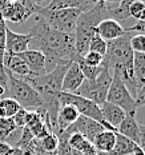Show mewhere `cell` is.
<instances>
[{"label":"cell","instance_id":"7c38bea8","mask_svg":"<svg viewBox=\"0 0 145 155\" xmlns=\"http://www.w3.org/2000/svg\"><path fill=\"white\" fill-rule=\"evenodd\" d=\"M84 75H83L81 70H80L79 64L76 62H72L71 66L67 70L65 75L63 79V84H61V92H68V94H75L77 91L81 83L84 82Z\"/></svg>","mask_w":145,"mask_h":155},{"label":"cell","instance_id":"7402d4cb","mask_svg":"<svg viewBox=\"0 0 145 155\" xmlns=\"http://www.w3.org/2000/svg\"><path fill=\"white\" fill-rule=\"evenodd\" d=\"M17 128L12 120V118H4L0 120V140H7L8 137Z\"/></svg>","mask_w":145,"mask_h":155},{"label":"cell","instance_id":"6da1fadb","mask_svg":"<svg viewBox=\"0 0 145 155\" xmlns=\"http://www.w3.org/2000/svg\"><path fill=\"white\" fill-rule=\"evenodd\" d=\"M33 19L35 23L28 32L32 38L30 44L33 46L32 50H37L44 55L47 72L52 71L53 67L61 60L75 62L77 56H80L76 52L73 35L51 28L46 19L39 14L33 15Z\"/></svg>","mask_w":145,"mask_h":155},{"label":"cell","instance_id":"5bb4252c","mask_svg":"<svg viewBox=\"0 0 145 155\" xmlns=\"http://www.w3.org/2000/svg\"><path fill=\"white\" fill-rule=\"evenodd\" d=\"M100 108H101V112H102V116H104L105 122H107L111 127L117 130V127L120 126V123L124 120L125 115H127L124 112V110L120 108L116 104H112V103H109V102H104L100 106Z\"/></svg>","mask_w":145,"mask_h":155},{"label":"cell","instance_id":"44dd1931","mask_svg":"<svg viewBox=\"0 0 145 155\" xmlns=\"http://www.w3.org/2000/svg\"><path fill=\"white\" fill-rule=\"evenodd\" d=\"M107 47H108V41H105L104 39H101L97 34H93V36L89 41V47L88 51H92V52H96L101 56H104L105 52H107Z\"/></svg>","mask_w":145,"mask_h":155},{"label":"cell","instance_id":"30bf717a","mask_svg":"<svg viewBox=\"0 0 145 155\" xmlns=\"http://www.w3.org/2000/svg\"><path fill=\"white\" fill-rule=\"evenodd\" d=\"M95 32L99 35L101 39H104L105 41H111L115 39L121 38L122 35H125V28L121 25L120 21L115 20L112 18L104 19L97 24V27L95 28Z\"/></svg>","mask_w":145,"mask_h":155},{"label":"cell","instance_id":"f546056e","mask_svg":"<svg viewBox=\"0 0 145 155\" xmlns=\"http://www.w3.org/2000/svg\"><path fill=\"white\" fill-rule=\"evenodd\" d=\"M12 144L8 143L7 140H0V155H9L12 150Z\"/></svg>","mask_w":145,"mask_h":155},{"label":"cell","instance_id":"603a6c76","mask_svg":"<svg viewBox=\"0 0 145 155\" xmlns=\"http://www.w3.org/2000/svg\"><path fill=\"white\" fill-rule=\"evenodd\" d=\"M129 44L133 52L145 54V35L144 34H136L133 36H131Z\"/></svg>","mask_w":145,"mask_h":155},{"label":"cell","instance_id":"d6986e66","mask_svg":"<svg viewBox=\"0 0 145 155\" xmlns=\"http://www.w3.org/2000/svg\"><path fill=\"white\" fill-rule=\"evenodd\" d=\"M133 72L136 78L137 86L145 84V54H137L133 55Z\"/></svg>","mask_w":145,"mask_h":155},{"label":"cell","instance_id":"3957f363","mask_svg":"<svg viewBox=\"0 0 145 155\" xmlns=\"http://www.w3.org/2000/svg\"><path fill=\"white\" fill-rule=\"evenodd\" d=\"M112 76H113L112 70L102 62L101 71H100L97 78H96L95 80L84 79V82L81 83V86L77 88V91L75 94L81 96V98H85V99H88V101L95 102L96 104L101 106L102 103L105 102L108 90H109V87H111Z\"/></svg>","mask_w":145,"mask_h":155},{"label":"cell","instance_id":"d6a6232c","mask_svg":"<svg viewBox=\"0 0 145 155\" xmlns=\"http://www.w3.org/2000/svg\"><path fill=\"white\" fill-rule=\"evenodd\" d=\"M99 2L107 3V4H112V3H121V2H124V0H99Z\"/></svg>","mask_w":145,"mask_h":155},{"label":"cell","instance_id":"8992f818","mask_svg":"<svg viewBox=\"0 0 145 155\" xmlns=\"http://www.w3.org/2000/svg\"><path fill=\"white\" fill-rule=\"evenodd\" d=\"M129 39H131V36L127 32V34L122 35L121 38L108 41L107 52L104 55V60H102V62L107 64L111 70L133 62L134 52L131 48Z\"/></svg>","mask_w":145,"mask_h":155},{"label":"cell","instance_id":"ac0fdd59","mask_svg":"<svg viewBox=\"0 0 145 155\" xmlns=\"http://www.w3.org/2000/svg\"><path fill=\"white\" fill-rule=\"evenodd\" d=\"M47 11H57L64 8H79L81 11L89 9L81 0H51L47 5H44Z\"/></svg>","mask_w":145,"mask_h":155},{"label":"cell","instance_id":"83f0119b","mask_svg":"<svg viewBox=\"0 0 145 155\" xmlns=\"http://www.w3.org/2000/svg\"><path fill=\"white\" fill-rule=\"evenodd\" d=\"M125 32H128V34H129V32H137V34L145 35V21H137L136 24L125 28Z\"/></svg>","mask_w":145,"mask_h":155},{"label":"cell","instance_id":"f1b7e54d","mask_svg":"<svg viewBox=\"0 0 145 155\" xmlns=\"http://www.w3.org/2000/svg\"><path fill=\"white\" fill-rule=\"evenodd\" d=\"M138 130H140V140H138V146L143 150V153L145 155V124L138 123Z\"/></svg>","mask_w":145,"mask_h":155},{"label":"cell","instance_id":"4fadbf2b","mask_svg":"<svg viewBox=\"0 0 145 155\" xmlns=\"http://www.w3.org/2000/svg\"><path fill=\"white\" fill-rule=\"evenodd\" d=\"M80 116L79 111L71 104H63L60 106L59 112H57V119H56V130L55 135L60 134L65 128H68L72 123H75L77 118Z\"/></svg>","mask_w":145,"mask_h":155},{"label":"cell","instance_id":"ffe728a7","mask_svg":"<svg viewBox=\"0 0 145 155\" xmlns=\"http://www.w3.org/2000/svg\"><path fill=\"white\" fill-rule=\"evenodd\" d=\"M37 140H39V146H40V148L43 151H47V153H55V151H57L59 139H57V137L53 132H49L44 138L37 139Z\"/></svg>","mask_w":145,"mask_h":155},{"label":"cell","instance_id":"4dcf8cb0","mask_svg":"<svg viewBox=\"0 0 145 155\" xmlns=\"http://www.w3.org/2000/svg\"><path fill=\"white\" fill-rule=\"evenodd\" d=\"M9 155H24V151L21 150V148L14 146L12 147V150H11V153H9Z\"/></svg>","mask_w":145,"mask_h":155},{"label":"cell","instance_id":"8fae6325","mask_svg":"<svg viewBox=\"0 0 145 155\" xmlns=\"http://www.w3.org/2000/svg\"><path fill=\"white\" fill-rule=\"evenodd\" d=\"M0 15L5 21L24 23L31 18L28 11L19 2H9L0 5Z\"/></svg>","mask_w":145,"mask_h":155},{"label":"cell","instance_id":"9a60e30c","mask_svg":"<svg viewBox=\"0 0 145 155\" xmlns=\"http://www.w3.org/2000/svg\"><path fill=\"white\" fill-rule=\"evenodd\" d=\"M117 132L138 144V140H140V130H138L136 115H125L124 120L117 127Z\"/></svg>","mask_w":145,"mask_h":155},{"label":"cell","instance_id":"1f68e13d","mask_svg":"<svg viewBox=\"0 0 145 155\" xmlns=\"http://www.w3.org/2000/svg\"><path fill=\"white\" fill-rule=\"evenodd\" d=\"M136 20L137 21H145V4L143 5V8H141V11H140V14H138Z\"/></svg>","mask_w":145,"mask_h":155},{"label":"cell","instance_id":"cb8c5ba5","mask_svg":"<svg viewBox=\"0 0 145 155\" xmlns=\"http://www.w3.org/2000/svg\"><path fill=\"white\" fill-rule=\"evenodd\" d=\"M81 59L87 66H91V67H100L102 64V60H104V56L92 52V51H88L84 55H81Z\"/></svg>","mask_w":145,"mask_h":155},{"label":"cell","instance_id":"d4e9b609","mask_svg":"<svg viewBox=\"0 0 145 155\" xmlns=\"http://www.w3.org/2000/svg\"><path fill=\"white\" fill-rule=\"evenodd\" d=\"M5 31H7V21L0 15V67H4L3 59L5 54Z\"/></svg>","mask_w":145,"mask_h":155},{"label":"cell","instance_id":"4316f807","mask_svg":"<svg viewBox=\"0 0 145 155\" xmlns=\"http://www.w3.org/2000/svg\"><path fill=\"white\" fill-rule=\"evenodd\" d=\"M134 103H136V107H143L145 106V84L140 86L137 88V92L134 95Z\"/></svg>","mask_w":145,"mask_h":155},{"label":"cell","instance_id":"277c9868","mask_svg":"<svg viewBox=\"0 0 145 155\" xmlns=\"http://www.w3.org/2000/svg\"><path fill=\"white\" fill-rule=\"evenodd\" d=\"M8 76V98H12L25 110H37L43 107V101L40 95L35 91L30 83H27L21 78L15 76L8 70H5Z\"/></svg>","mask_w":145,"mask_h":155},{"label":"cell","instance_id":"2e32d148","mask_svg":"<svg viewBox=\"0 0 145 155\" xmlns=\"http://www.w3.org/2000/svg\"><path fill=\"white\" fill-rule=\"evenodd\" d=\"M115 142H116V131L102 130L101 132H99L96 135L92 144L97 153H111L115 147Z\"/></svg>","mask_w":145,"mask_h":155},{"label":"cell","instance_id":"7a4b0ae2","mask_svg":"<svg viewBox=\"0 0 145 155\" xmlns=\"http://www.w3.org/2000/svg\"><path fill=\"white\" fill-rule=\"evenodd\" d=\"M112 5L107 3L97 2L93 7L87 11H83L79 15L75 27V48L79 55L88 52L89 41L95 34V28L104 19L112 18Z\"/></svg>","mask_w":145,"mask_h":155},{"label":"cell","instance_id":"836d02e7","mask_svg":"<svg viewBox=\"0 0 145 155\" xmlns=\"http://www.w3.org/2000/svg\"><path fill=\"white\" fill-rule=\"evenodd\" d=\"M32 2H33L35 4H37L39 7H44V2H46V0H32Z\"/></svg>","mask_w":145,"mask_h":155},{"label":"cell","instance_id":"9c48e42d","mask_svg":"<svg viewBox=\"0 0 145 155\" xmlns=\"http://www.w3.org/2000/svg\"><path fill=\"white\" fill-rule=\"evenodd\" d=\"M17 56L20 58L23 62L27 64V67L30 68L31 75L30 76H41L44 74H47L46 71V58L44 55L37 50H27L21 54H17Z\"/></svg>","mask_w":145,"mask_h":155},{"label":"cell","instance_id":"ba28073f","mask_svg":"<svg viewBox=\"0 0 145 155\" xmlns=\"http://www.w3.org/2000/svg\"><path fill=\"white\" fill-rule=\"evenodd\" d=\"M30 34H16L7 27L5 31V54L4 55H17L30 50L31 43Z\"/></svg>","mask_w":145,"mask_h":155},{"label":"cell","instance_id":"e0dca14e","mask_svg":"<svg viewBox=\"0 0 145 155\" xmlns=\"http://www.w3.org/2000/svg\"><path fill=\"white\" fill-rule=\"evenodd\" d=\"M68 146L71 150L79 151V153H81L83 155H92V154L97 153L91 142L87 139L85 137H83L81 134H79V132H73V134L69 135Z\"/></svg>","mask_w":145,"mask_h":155},{"label":"cell","instance_id":"52a82bcc","mask_svg":"<svg viewBox=\"0 0 145 155\" xmlns=\"http://www.w3.org/2000/svg\"><path fill=\"white\" fill-rule=\"evenodd\" d=\"M112 74H113L112 83L108 90L105 102L118 106L120 108L124 110V112L127 115H136L137 107H136V103H134V98L131 95V92L128 91V88L125 87L124 83L121 82L120 76L116 72H112Z\"/></svg>","mask_w":145,"mask_h":155},{"label":"cell","instance_id":"484cf974","mask_svg":"<svg viewBox=\"0 0 145 155\" xmlns=\"http://www.w3.org/2000/svg\"><path fill=\"white\" fill-rule=\"evenodd\" d=\"M28 111L30 110H25V108H20L16 114L12 116V120L16 126V128L21 130V128L25 127V123H27V115H28Z\"/></svg>","mask_w":145,"mask_h":155},{"label":"cell","instance_id":"5b68a950","mask_svg":"<svg viewBox=\"0 0 145 155\" xmlns=\"http://www.w3.org/2000/svg\"><path fill=\"white\" fill-rule=\"evenodd\" d=\"M81 9L79 8H64L57 9V11H47L44 7L40 8L39 15H41L51 28L64 34L73 35L75 34V27L79 15L81 14Z\"/></svg>","mask_w":145,"mask_h":155}]
</instances>
